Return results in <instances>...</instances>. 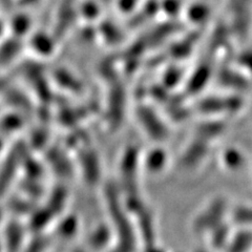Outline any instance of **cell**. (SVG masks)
<instances>
[{
    "instance_id": "obj_1",
    "label": "cell",
    "mask_w": 252,
    "mask_h": 252,
    "mask_svg": "<svg viewBox=\"0 0 252 252\" xmlns=\"http://www.w3.org/2000/svg\"><path fill=\"white\" fill-rule=\"evenodd\" d=\"M227 204L224 199L212 201L193 220V230L196 233L210 232L219 224L224 222Z\"/></svg>"
},
{
    "instance_id": "obj_2",
    "label": "cell",
    "mask_w": 252,
    "mask_h": 252,
    "mask_svg": "<svg viewBox=\"0 0 252 252\" xmlns=\"http://www.w3.org/2000/svg\"><path fill=\"white\" fill-rule=\"evenodd\" d=\"M243 102L238 97H210L202 100L198 104V109L204 114L236 113L242 108Z\"/></svg>"
},
{
    "instance_id": "obj_3",
    "label": "cell",
    "mask_w": 252,
    "mask_h": 252,
    "mask_svg": "<svg viewBox=\"0 0 252 252\" xmlns=\"http://www.w3.org/2000/svg\"><path fill=\"white\" fill-rule=\"evenodd\" d=\"M208 145L207 141L198 138L194 142L189 145L186 149V152L182 155L181 158V165L184 168H191L199 164L205 156L207 155Z\"/></svg>"
},
{
    "instance_id": "obj_4",
    "label": "cell",
    "mask_w": 252,
    "mask_h": 252,
    "mask_svg": "<svg viewBox=\"0 0 252 252\" xmlns=\"http://www.w3.org/2000/svg\"><path fill=\"white\" fill-rule=\"evenodd\" d=\"M140 117L144 118V120H141L146 122L145 127L146 130L151 133L149 136H153L157 140H162L167 136V129L165 127V125L151 109L142 108Z\"/></svg>"
},
{
    "instance_id": "obj_5",
    "label": "cell",
    "mask_w": 252,
    "mask_h": 252,
    "mask_svg": "<svg viewBox=\"0 0 252 252\" xmlns=\"http://www.w3.org/2000/svg\"><path fill=\"white\" fill-rule=\"evenodd\" d=\"M252 247V231L242 229L230 236L226 246L227 252H248Z\"/></svg>"
},
{
    "instance_id": "obj_6",
    "label": "cell",
    "mask_w": 252,
    "mask_h": 252,
    "mask_svg": "<svg viewBox=\"0 0 252 252\" xmlns=\"http://www.w3.org/2000/svg\"><path fill=\"white\" fill-rule=\"evenodd\" d=\"M210 244L215 249H225L230 240V226L225 222L219 224L210 231Z\"/></svg>"
},
{
    "instance_id": "obj_7",
    "label": "cell",
    "mask_w": 252,
    "mask_h": 252,
    "mask_svg": "<svg viewBox=\"0 0 252 252\" xmlns=\"http://www.w3.org/2000/svg\"><path fill=\"white\" fill-rule=\"evenodd\" d=\"M224 130V124L220 122H208L201 125L198 128V138L208 141L214 139Z\"/></svg>"
},
{
    "instance_id": "obj_8",
    "label": "cell",
    "mask_w": 252,
    "mask_h": 252,
    "mask_svg": "<svg viewBox=\"0 0 252 252\" xmlns=\"http://www.w3.org/2000/svg\"><path fill=\"white\" fill-rule=\"evenodd\" d=\"M146 164L151 171H161L166 164V154L162 149L154 151L148 155Z\"/></svg>"
},
{
    "instance_id": "obj_9",
    "label": "cell",
    "mask_w": 252,
    "mask_h": 252,
    "mask_svg": "<svg viewBox=\"0 0 252 252\" xmlns=\"http://www.w3.org/2000/svg\"><path fill=\"white\" fill-rule=\"evenodd\" d=\"M232 222L240 226H251L252 225V208L240 206L235 208L231 215Z\"/></svg>"
},
{
    "instance_id": "obj_10",
    "label": "cell",
    "mask_w": 252,
    "mask_h": 252,
    "mask_svg": "<svg viewBox=\"0 0 252 252\" xmlns=\"http://www.w3.org/2000/svg\"><path fill=\"white\" fill-rule=\"evenodd\" d=\"M223 161L226 166L230 169H238L244 162L242 154L236 149H228L223 156Z\"/></svg>"
},
{
    "instance_id": "obj_11",
    "label": "cell",
    "mask_w": 252,
    "mask_h": 252,
    "mask_svg": "<svg viewBox=\"0 0 252 252\" xmlns=\"http://www.w3.org/2000/svg\"><path fill=\"white\" fill-rule=\"evenodd\" d=\"M196 252H207V251H196Z\"/></svg>"
}]
</instances>
